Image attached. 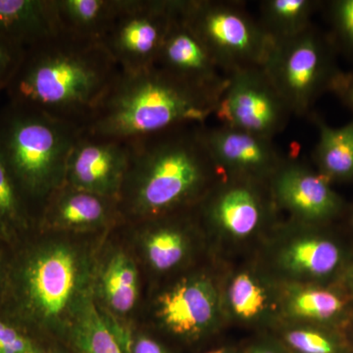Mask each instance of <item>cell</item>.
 <instances>
[{
    "instance_id": "obj_27",
    "label": "cell",
    "mask_w": 353,
    "mask_h": 353,
    "mask_svg": "<svg viewBox=\"0 0 353 353\" xmlns=\"http://www.w3.org/2000/svg\"><path fill=\"white\" fill-rule=\"evenodd\" d=\"M138 270L125 253H116L101 275V292L109 307L118 314H126L138 299Z\"/></svg>"
},
{
    "instance_id": "obj_15",
    "label": "cell",
    "mask_w": 353,
    "mask_h": 353,
    "mask_svg": "<svg viewBox=\"0 0 353 353\" xmlns=\"http://www.w3.org/2000/svg\"><path fill=\"white\" fill-rule=\"evenodd\" d=\"M203 138L222 175L269 182L284 162L274 139L222 125L203 127Z\"/></svg>"
},
{
    "instance_id": "obj_29",
    "label": "cell",
    "mask_w": 353,
    "mask_h": 353,
    "mask_svg": "<svg viewBox=\"0 0 353 353\" xmlns=\"http://www.w3.org/2000/svg\"><path fill=\"white\" fill-rule=\"evenodd\" d=\"M25 223L19 190L0 158V239L12 238L25 227Z\"/></svg>"
},
{
    "instance_id": "obj_16",
    "label": "cell",
    "mask_w": 353,
    "mask_h": 353,
    "mask_svg": "<svg viewBox=\"0 0 353 353\" xmlns=\"http://www.w3.org/2000/svg\"><path fill=\"white\" fill-rule=\"evenodd\" d=\"M157 66L199 87L222 90L227 83L228 77L179 14L178 0L175 16L158 55Z\"/></svg>"
},
{
    "instance_id": "obj_25",
    "label": "cell",
    "mask_w": 353,
    "mask_h": 353,
    "mask_svg": "<svg viewBox=\"0 0 353 353\" xmlns=\"http://www.w3.org/2000/svg\"><path fill=\"white\" fill-rule=\"evenodd\" d=\"M73 338L81 353H127L90 297L85 296L77 311Z\"/></svg>"
},
{
    "instance_id": "obj_9",
    "label": "cell",
    "mask_w": 353,
    "mask_h": 353,
    "mask_svg": "<svg viewBox=\"0 0 353 353\" xmlns=\"http://www.w3.org/2000/svg\"><path fill=\"white\" fill-rule=\"evenodd\" d=\"M176 0H123L101 43L122 71L157 65Z\"/></svg>"
},
{
    "instance_id": "obj_13",
    "label": "cell",
    "mask_w": 353,
    "mask_h": 353,
    "mask_svg": "<svg viewBox=\"0 0 353 353\" xmlns=\"http://www.w3.org/2000/svg\"><path fill=\"white\" fill-rule=\"evenodd\" d=\"M128 162V141L97 138L82 132L67 160L64 183L118 201Z\"/></svg>"
},
{
    "instance_id": "obj_14",
    "label": "cell",
    "mask_w": 353,
    "mask_h": 353,
    "mask_svg": "<svg viewBox=\"0 0 353 353\" xmlns=\"http://www.w3.org/2000/svg\"><path fill=\"white\" fill-rule=\"evenodd\" d=\"M222 311L219 290L206 275L183 279L161 294L157 303V315L165 328L188 339L212 331Z\"/></svg>"
},
{
    "instance_id": "obj_23",
    "label": "cell",
    "mask_w": 353,
    "mask_h": 353,
    "mask_svg": "<svg viewBox=\"0 0 353 353\" xmlns=\"http://www.w3.org/2000/svg\"><path fill=\"white\" fill-rule=\"evenodd\" d=\"M322 4L321 0H263L259 21L273 43L287 41L313 25V15Z\"/></svg>"
},
{
    "instance_id": "obj_26",
    "label": "cell",
    "mask_w": 353,
    "mask_h": 353,
    "mask_svg": "<svg viewBox=\"0 0 353 353\" xmlns=\"http://www.w3.org/2000/svg\"><path fill=\"white\" fill-rule=\"evenodd\" d=\"M278 340L290 353H353L343 330L288 322Z\"/></svg>"
},
{
    "instance_id": "obj_8",
    "label": "cell",
    "mask_w": 353,
    "mask_h": 353,
    "mask_svg": "<svg viewBox=\"0 0 353 353\" xmlns=\"http://www.w3.org/2000/svg\"><path fill=\"white\" fill-rule=\"evenodd\" d=\"M209 229L228 240H250L270 227L278 210L269 182L222 175L196 206Z\"/></svg>"
},
{
    "instance_id": "obj_2",
    "label": "cell",
    "mask_w": 353,
    "mask_h": 353,
    "mask_svg": "<svg viewBox=\"0 0 353 353\" xmlns=\"http://www.w3.org/2000/svg\"><path fill=\"white\" fill-rule=\"evenodd\" d=\"M205 125H188L129 143L118 204L139 219L196 208L222 176L203 138Z\"/></svg>"
},
{
    "instance_id": "obj_37",
    "label": "cell",
    "mask_w": 353,
    "mask_h": 353,
    "mask_svg": "<svg viewBox=\"0 0 353 353\" xmlns=\"http://www.w3.org/2000/svg\"><path fill=\"white\" fill-rule=\"evenodd\" d=\"M345 216H347L348 227H350V229L352 230L353 233V204L352 205L348 206ZM345 216H343V217H345Z\"/></svg>"
},
{
    "instance_id": "obj_39",
    "label": "cell",
    "mask_w": 353,
    "mask_h": 353,
    "mask_svg": "<svg viewBox=\"0 0 353 353\" xmlns=\"http://www.w3.org/2000/svg\"><path fill=\"white\" fill-rule=\"evenodd\" d=\"M2 269L0 268V284H1Z\"/></svg>"
},
{
    "instance_id": "obj_35",
    "label": "cell",
    "mask_w": 353,
    "mask_h": 353,
    "mask_svg": "<svg viewBox=\"0 0 353 353\" xmlns=\"http://www.w3.org/2000/svg\"><path fill=\"white\" fill-rule=\"evenodd\" d=\"M341 278H343L341 288L347 292L348 296L353 301V263H350L345 267V270L341 274Z\"/></svg>"
},
{
    "instance_id": "obj_18",
    "label": "cell",
    "mask_w": 353,
    "mask_h": 353,
    "mask_svg": "<svg viewBox=\"0 0 353 353\" xmlns=\"http://www.w3.org/2000/svg\"><path fill=\"white\" fill-rule=\"evenodd\" d=\"M117 199L99 196L63 183L48 197L44 222L61 230L95 229L113 219Z\"/></svg>"
},
{
    "instance_id": "obj_12",
    "label": "cell",
    "mask_w": 353,
    "mask_h": 353,
    "mask_svg": "<svg viewBox=\"0 0 353 353\" xmlns=\"http://www.w3.org/2000/svg\"><path fill=\"white\" fill-rule=\"evenodd\" d=\"M269 188L278 210L301 224L329 227L343 217L348 208L330 181L294 158H285L269 180Z\"/></svg>"
},
{
    "instance_id": "obj_24",
    "label": "cell",
    "mask_w": 353,
    "mask_h": 353,
    "mask_svg": "<svg viewBox=\"0 0 353 353\" xmlns=\"http://www.w3.org/2000/svg\"><path fill=\"white\" fill-rule=\"evenodd\" d=\"M174 217L175 213L150 219L154 225L145 234L146 257L159 272L172 270L182 263L189 250L185 223Z\"/></svg>"
},
{
    "instance_id": "obj_34",
    "label": "cell",
    "mask_w": 353,
    "mask_h": 353,
    "mask_svg": "<svg viewBox=\"0 0 353 353\" xmlns=\"http://www.w3.org/2000/svg\"><path fill=\"white\" fill-rule=\"evenodd\" d=\"M132 353H169L159 343L148 336H139L134 341Z\"/></svg>"
},
{
    "instance_id": "obj_38",
    "label": "cell",
    "mask_w": 353,
    "mask_h": 353,
    "mask_svg": "<svg viewBox=\"0 0 353 353\" xmlns=\"http://www.w3.org/2000/svg\"><path fill=\"white\" fill-rule=\"evenodd\" d=\"M205 353H236L232 348L227 347H219L213 348V350H208V352Z\"/></svg>"
},
{
    "instance_id": "obj_17",
    "label": "cell",
    "mask_w": 353,
    "mask_h": 353,
    "mask_svg": "<svg viewBox=\"0 0 353 353\" xmlns=\"http://www.w3.org/2000/svg\"><path fill=\"white\" fill-rule=\"evenodd\" d=\"M353 301L341 287L288 284L281 292L280 312L288 322L345 329Z\"/></svg>"
},
{
    "instance_id": "obj_5",
    "label": "cell",
    "mask_w": 353,
    "mask_h": 353,
    "mask_svg": "<svg viewBox=\"0 0 353 353\" xmlns=\"http://www.w3.org/2000/svg\"><path fill=\"white\" fill-rule=\"evenodd\" d=\"M82 132L39 109L7 101L0 108V158L20 194L48 199L61 187Z\"/></svg>"
},
{
    "instance_id": "obj_31",
    "label": "cell",
    "mask_w": 353,
    "mask_h": 353,
    "mask_svg": "<svg viewBox=\"0 0 353 353\" xmlns=\"http://www.w3.org/2000/svg\"><path fill=\"white\" fill-rule=\"evenodd\" d=\"M25 50L22 46L0 38V95L6 92L22 61Z\"/></svg>"
},
{
    "instance_id": "obj_22",
    "label": "cell",
    "mask_w": 353,
    "mask_h": 353,
    "mask_svg": "<svg viewBox=\"0 0 353 353\" xmlns=\"http://www.w3.org/2000/svg\"><path fill=\"white\" fill-rule=\"evenodd\" d=\"M123 0H55L61 31L99 41L119 12Z\"/></svg>"
},
{
    "instance_id": "obj_1",
    "label": "cell",
    "mask_w": 353,
    "mask_h": 353,
    "mask_svg": "<svg viewBox=\"0 0 353 353\" xmlns=\"http://www.w3.org/2000/svg\"><path fill=\"white\" fill-rule=\"evenodd\" d=\"M120 72L101 43L61 31L25 50L4 95L83 129Z\"/></svg>"
},
{
    "instance_id": "obj_10",
    "label": "cell",
    "mask_w": 353,
    "mask_h": 353,
    "mask_svg": "<svg viewBox=\"0 0 353 353\" xmlns=\"http://www.w3.org/2000/svg\"><path fill=\"white\" fill-rule=\"evenodd\" d=\"M213 116L222 126L274 139L292 113L263 68H253L228 76Z\"/></svg>"
},
{
    "instance_id": "obj_32",
    "label": "cell",
    "mask_w": 353,
    "mask_h": 353,
    "mask_svg": "<svg viewBox=\"0 0 353 353\" xmlns=\"http://www.w3.org/2000/svg\"><path fill=\"white\" fill-rule=\"evenodd\" d=\"M331 94L353 113V69L341 70L334 80Z\"/></svg>"
},
{
    "instance_id": "obj_6",
    "label": "cell",
    "mask_w": 353,
    "mask_h": 353,
    "mask_svg": "<svg viewBox=\"0 0 353 353\" xmlns=\"http://www.w3.org/2000/svg\"><path fill=\"white\" fill-rule=\"evenodd\" d=\"M178 12L227 77L263 68L274 43L245 2L178 0Z\"/></svg>"
},
{
    "instance_id": "obj_19",
    "label": "cell",
    "mask_w": 353,
    "mask_h": 353,
    "mask_svg": "<svg viewBox=\"0 0 353 353\" xmlns=\"http://www.w3.org/2000/svg\"><path fill=\"white\" fill-rule=\"evenodd\" d=\"M281 292L259 272L243 269L228 280L223 311L243 324H259L280 310Z\"/></svg>"
},
{
    "instance_id": "obj_36",
    "label": "cell",
    "mask_w": 353,
    "mask_h": 353,
    "mask_svg": "<svg viewBox=\"0 0 353 353\" xmlns=\"http://www.w3.org/2000/svg\"><path fill=\"white\" fill-rule=\"evenodd\" d=\"M345 328L348 329L347 332H345V336H347L348 343L353 350V321H350Z\"/></svg>"
},
{
    "instance_id": "obj_21",
    "label": "cell",
    "mask_w": 353,
    "mask_h": 353,
    "mask_svg": "<svg viewBox=\"0 0 353 353\" xmlns=\"http://www.w3.org/2000/svg\"><path fill=\"white\" fill-rule=\"evenodd\" d=\"M309 117L318 132L312 152L316 170L331 183H353V118L333 127L318 114Z\"/></svg>"
},
{
    "instance_id": "obj_7",
    "label": "cell",
    "mask_w": 353,
    "mask_h": 353,
    "mask_svg": "<svg viewBox=\"0 0 353 353\" xmlns=\"http://www.w3.org/2000/svg\"><path fill=\"white\" fill-rule=\"evenodd\" d=\"M338 57L327 32L313 24L294 38L274 43L263 70L292 116L306 117L331 92L341 71Z\"/></svg>"
},
{
    "instance_id": "obj_4",
    "label": "cell",
    "mask_w": 353,
    "mask_h": 353,
    "mask_svg": "<svg viewBox=\"0 0 353 353\" xmlns=\"http://www.w3.org/2000/svg\"><path fill=\"white\" fill-rule=\"evenodd\" d=\"M85 263L72 246L50 243L26 250L2 270V320L27 333L75 316L85 297Z\"/></svg>"
},
{
    "instance_id": "obj_28",
    "label": "cell",
    "mask_w": 353,
    "mask_h": 353,
    "mask_svg": "<svg viewBox=\"0 0 353 353\" xmlns=\"http://www.w3.org/2000/svg\"><path fill=\"white\" fill-rule=\"evenodd\" d=\"M321 10L329 28L327 34L339 57L353 65V0L323 1Z\"/></svg>"
},
{
    "instance_id": "obj_3",
    "label": "cell",
    "mask_w": 353,
    "mask_h": 353,
    "mask_svg": "<svg viewBox=\"0 0 353 353\" xmlns=\"http://www.w3.org/2000/svg\"><path fill=\"white\" fill-rule=\"evenodd\" d=\"M223 90L192 85L154 65L121 70L83 128L97 138L130 141L188 125H206Z\"/></svg>"
},
{
    "instance_id": "obj_30",
    "label": "cell",
    "mask_w": 353,
    "mask_h": 353,
    "mask_svg": "<svg viewBox=\"0 0 353 353\" xmlns=\"http://www.w3.org/2000/svg\"><path fill=\"white\" fill-rule=\"evenodd\" d=\"M0 353H43L36 341L15 325L0 319Z\"/></svg>"
},
{
    "instance_id": "obj_20",
    "label": "cell",
    "mask_w": 353,
    "mask_h": 353,
    "mask_svg": "<svg viewBox=\"0 0 353 353\" xmlns=\"http://www.w3.org/2000/svg\"><path fill=\"white\" fill-rule=\"evenodd\" d=\"M60 32L55 0H0V38L27 50Z\"/></svg>"
},
{
    "instance_id": "obj_11",
    "label": "cell",
    "mask_w": 353,
    "mask_h": 353,
    "mask_svg": "<svg viewBox=\"0 0 353 353\" xmlns=\"http://www.w3.org/2000/svg\"><path fill=\"white\" fill-rule=\"evenodd\" d=\"M329 227L290 220L281 229L273 259L288 284H329L347 266V250Z\"/></svg>"
},
{
    "instance_id": "obj_33",
    "label": "cell",
    "mask_w": 353,
    "mask_h": 353,
    "mask_svg": "<svg viewBox=\"0 0 353 353\" xmlns=\"http://www.w3.org/2000/svg\"><path fill=\"white\" fill-rule=\"evenodd\" d=\"M243 353H290L278 339L265 338L253 341Z\"/></svg>"
}]
</instances>
